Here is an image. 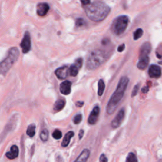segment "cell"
Wrapping results in <instances>:
<instances>
[{"instance_id":"cell-31","label":"cell","mask_w":162,"mask_h":162,"mask_svg":"<svg viewBox=\"0 0 162 162\" xmlns=\"http://www.w3.org/2000/svg\"><path fill=\"white\" fill-rule=\"evenodd\" d=\"M81 2L83 5H89L90 4V0H81Z\"/></svg>"},{"instance_id":"cell-32","label":"cell","mask_w":162,"mask_h":162,"mask_svg":"<svg viewBox=\"0 0 162 162\" xmlns=\"http://www.w3.org/2000/svg\"><path fill=\"white\" fill-rule=\"evenodd\" d=\"M84 102H83V101H77V103H76V107H79V108H81V107H82V106H83V105H84Z\"/></svg>"},{"instance_id":"cell-29","label":"cell","mask_w":162,"mask_h":162,"mask_svg":"<svg viewBox=\"0 0 162 162\" xmlns=\"http://www.w3.org/2000/svg\"><path fill=\"white\" fill-rule=\"evenodd\" d=\"M100 162H108V158L104 154H101L100 157Z\"/></svg>"},{"instance_id":"cell-9","label":"cell","mask_w":162,"mask_h":162,"mask_svg":"<svg viewBox=\"0 0 162 162\" xmlns=\"http://www.w3.org/2000/svg\"><path fill=\"white\" fill-rule=\"evenodd\" d=\"M100 108L99 107H95L92 111L91 112V114L89 116L88 118V123L90 125H94L98 121V117L100 115Z\"/></svg>"},{"instance_id":"cell-26","label":"cell","mask_w":162,"mask_h":162,"mask_svg":"<svg viewBox=\"0 0 162 162\" xmlns=\"http://www.w3.org/2000/svg\"><path fill=\"white\" fill-rule=\"evenodd\" d=\"M82 120V115L81 114L77 115L74 118V123L75 124H79L81 123Z\"/></svg>"},{"instance_id":"cell-25","label":"cell","mask_w":162,"mask_h":162,"mask_svg":"<svg viewBox=\"0 0 162 162\" xmlns=\"http://www.w3.org/2000/svg\"><path fill=\"white\" fill-rule=\"evenodd\" d=\"M53 137L55 139H60L62 137V133L61 132L58 130V129H56L54 131V132H53V134H52Z\"/></svg>"},{"instance_id":"cell-27","label":"cell","mask_w":162,"mask_h":162,"mask_svg":"<svg viewBox=\"0 0 162 162\" xmlns=\"http://www.w3.org/2000/svg\"><path fill=\"white\" fill-rule=\"evenodd\" d=\"M85 24H86L85 20L82 18H78L75 22V25L77 27H82Z\"/></svg>"},{"instance_id":"cell-24","label":"cell","mask_w":162,"mask_h":162,"mask_svg":"<svg viewBox=\"0 0 162 162\" xmlns=\"http://www.w3.org/2000/svg\"><path fill=\"white\" fill-rule=\"evenodd\" d=\"M143 31L142 29H137L134 32V35H133V37H134V40H137L139 39L141 37L143 36Z\"/></svg>"},{"instance_id":"cell-8","label":"cell","mask_w":162,"mask_h":162,"mask_svg":"<svg viewBox=\"0 0 162 162\" xmlns=\"http://www.w3.org/2000/svg\"><path fill=\"white\" fill-rule=\"evenodd\" d=\"M125 117V110L124 108H122L119 110L117 115L115 117V118L111 122V127L114 129H117L119 127L120 125H121L123 120Z\"/></svg>"},{"instance_id":"cell-11","label":"cell","mask_w":162,"mask_h":162,"mask_svg":"<svg viewBox=\"0 0 162 162\" xmlns=\"http://www.w3.org/2000/svg\"><path fill=\"white\" fill-rule=\"evenodd\" d=\"M69 74V68L67 66L60 67L55 70V75L60 79H65Z\"/></svg>"},{"instance_id":"cell-28","label":"cell","mask_w":162,"mask_h":162,"mask_svg":"<svg viewBox=\"0 0 162 162\" xmlns=\"http://www.w3.org/2000/svg\"><path fill=\"white\" fill-rule=\"evenodd\" d=\"M139 86H140L139 84H137V85H136L134 86V88L132 94H131L132 97H134L136 95H137L138 91H139Z\"/></svg>"},{"instance_id":"cell-2","label":"cell","mask_w":162,"mask_h":162,"mask_svg":"<svg viewBox=\"0 0 162 162\" xmlns=\"http://www.w3.org/2000/svg\"><path fill=\"white\" fill-rule=\"evenodd\" d=\"M129 79L127 77H122L120 79L118 86L114 94L111 96L107 107V111L108 114L111 115L117 109L118 104L124 95V93L127 88Z\"/></svg>"},{"instance_id":"cell-17","label":"cell","mask_w":162,"mask_h":162,"mask_svg":"<svg viewBox=\"0 0 162 162\" xmlns=\"http://www.w3.org/2000/svg\"><path fill=\"white\" fill-rule=\"evenodd\" d=\"M90 156V151L88 149H84L74 162H86Z\"/></svg>"},{"instance_id":"cell-15","label":"cell","mask_w":162,"mask_h":162,"mask_svg":"<svg viewBox=\"0 0 162 162\" xmlns=\"http://www.w3.org/2000/svg\"><path fill=\"white\" fill-rule=\"evenodd\" d=\"M18 147L16 145H13L10 150L6 153V157L10 160L15 159L18 156Z\"/></svg>"},{"instance_id":"cell-30","label":"cell","mask_w":162,"mask_h":162,"mask_svg":"<svg viewBox=\"0 0 162 162\" xmlns=\"http://www.w3.org/2000/svg\"><path fill=\"white\" fill-rule=\"evenodd\" d=\"M125 44H122V45L120 46L118 48V52H122L124 50H125Z\"/></svg>"},{"instance_id":"cell-7","label":"cell","mask_w":162,"mask_h":162,"mask_svg":"<svg viewBox=\"0 0 162 162\" xmlns=\"http://www.w3.org/2000/svg\"><path fill=\"white\" fill-rule=\"evenodd\" d=\"M82 63L83 60L82 58H77L75 61L74 64H72L69 68V74L73 77L77 76V75L78 74L80 68L82 66Z\"/></svg>"},{"instance_id":"cell-34","label":"cell","mask_w":162,"mask_h":162,"mask_svg":"<svg viewBox=\"0 0 162 162\" xmlns=\"http://www.w3.org/2000/svg\"><path fill=\"white\" fill-rule=\"evenodd\" d=\"M84 130L81 129V130L80 131L79 133V139H81L82 138V137H83V136H84Z\"/></svg>"},{"instance_id":"cell-19","label":"cell","mask_w":162,"mask_h":162,"mask_svg":"<svg viewBox=\"0 0 162 162\" xmlns=\"http://www.w3.org/2000/svg\"><path fill=\"white\" fill-rule=\"evenodd\" d=\"M65 104H66V101L64 99H59L55 103L54 107H53V110L56 111H60L65 107Z\"/></svg>"},{"instance_id":"cell-4","label":"cell","mask_w":162,"mask_h":162,"mask_svg":"<svg viewBox=\"0 0 162 162\" xmlns=\"http://www.w3.org/2000/svg\"><path fill=\"white\" fill-rule=\"evenodd\" d=\"M19 50L16 47L11 48L7 57L0 62V75H5L18 58Z\"/></svg>"},{"instance_id":"cell-10","label":"cell","mask_w":162,"mask_h":162,"mask_svg":"<svg viewBox=\"0 0 162 162\" xmlns=\"http://www.w3.org/2000/svg\"><path fill=\"white\" fill-rule=\"evenodd\" d=\"M148 73L150 77L151 78L158 79L160 78L161 75V69L158 65H152L150 67Z\"/></svg>"},{"instance_id":"cell-16","label":"cell","mask_w":162,"mask_h":162,"mask_svg":"<svg viewBox=\"0 0 162 162\" xmlns=\"http://www.w3.org/2000/svg\"><path fill=\"white\" fill-rule=\"evenodd\" d=\"M150 62V58L148 56H142V57H139V61L137 63V67L139 70H145L147 66L148 65Z\"/></svg>"},{"instance_id":"cell-18","label":"cell","mask_w":162,"mask_h":162,"mask_svg":"<svg viewBox=\"0 0 162 162\" xmlns=\"http://www.w3.org/2000/svg\"><path fill=\"white\" fill-rule=\"evenodd\" d=\"M74 132L73 131H69L68 132H67L65 134L64 138L63 139V141L61 143V146L63 147H67L69 144L70 140H71L72 137H74Z\"/></svg>"},{"instance_id":"cell-21","label":"cell","mask_w":162,"mask_h":162,"mask_svg":"<svg viewBox=\"0 0 162 162\" xmlns=\"http://www.w3.org/2000/svg\"><path fill=\"white\" fill-rule=\"evenodd\" d=\"M105 88V84L104 81L102 79H100L98 82V94L100 96H102Z\"/></svg>"},{"instance_id":"cell-14","label":"cell","mask_w":162,"mask_h":162,"mask_svg":"<svg viewBox=\"0 0 162 162\" xmlns=\"http://www.w3.org/2000/svg\"><path fill=\"white\" fill-rule=\"evenodd\" d=\"M151 51V45L150 43H144L140 49L139 57L148 56Z\"/></svg>"},{"instance_id":"cell-22","label":"cell","mask_w":162,"mask_h":162,"mask_svg":"<svg viewBox=\"0 0 162 162\" xmlns=\"http://www.w3.org/2000/svg\"><path fill=\"white\" fill-rule=\"evenodd\" d=\"M49 137V132L46 129H43L40 134V138L43 142H46Z\"/></svg>"},{"instance_id":"cell-33","label":"cell","mask_w":162,"mask_h":162,"mask_svg":"<svg viewBox=\"0 0 162 162\" xmlns=\"http://www.w3.org/2000/svg\"><path fill=\"white\" fill-rule=\"evenodd\" d=\"M149 91V87L148 86H144L142 89V93H147Z\"/></svg>"},{"instance_id":"cell-3","label":"cell","mask_w":162,"mask_h":162,"mask_svg":"<svg viewBox=\"0 0 162 162\" xmlns=\"http://www.w3.org/2000/svg\"><path fill=\"white\" fill-rule=\"evenodd\" d=\"M107 54L101 50H95L91 52L86 61V67L89 70H94L100 67L107 60Z\"/></svg>"},{"instance_id":"cell-6","label":"cell","mask_w":162,"mask_h":162,"mask_svg":"<svg viewBox=\"0 0 162 162\" xmlns=\"http://www.w3.org/2000/svg\"><path fill=\"white\" fill-rule=\"evenodd\" d=\"M20 46L22 48V52L24 53H27L31 50L32 44L31 36L29 32H25L24 38L22 39V41L20 43Z\"/></svg>"},{"instance_id":"cell-35","label":"cell","mask_w":162,"mask_h":162,"mask_svg":"<svg viewBox=\"0 0 162 162\" xmlns=\"http://www.w3.org/2000/svg\"><path fill=\"white\" fill-rule=\"evenodd\" d=\"M159 63H160L161 65H162V61H160V62H159Z\"/></svg>"},{"instance_id":"cell-1","label":"cell","mask_w":162,"mask_h":162,"mask_svg":"<svg viewBox=\"0 0 162 162\" xmlns=\"http://www.w3.org/2000/svg\"><path fill=\"white\" fill-rule=\"evenodd\" d=\"M85 12L88 17L93 22H101L109 15L110 8L104 2L96 1L87 5Z\"/></svg>"},{"instance_id":"cell-5","label":"cell","mask_w":162,"mask_h":162,"mask_svg":"<svg viewBox=\"0 0 162 162\" xmlns=\"http://www.w3.org/2000/svg\"><path fill=\"white\" fill-rule=\"evenodd\" d=\"M129 24V18L125 15H121L116 18L111 26L112 32L116 36L122 34L126 30Z\"/></svg>"},{"instance_id":"cell-12","label":"cell","mask_w":162,"mask_h":162,"mask_svg":"<svg viewBox=\"0 0 162 162\" xmlns=\"http://www.w3.org/2000/svg\"><path fill=\"white\" fill-rule=\"evenodd\" d=\"M50 10V6L46 3H40L37 6V14L40 17L45 16Z\"/></svg>"},{"instance_id":"cell-23","label":"cell","mask_w":162,"mask_h":162,"mask_svg":"<svg viewBox=\"0 0 162 162\" xmlns=\"http://www.w3.org/2000/svg\"><path fill=\"white\" fill-rule=\"evenodd\" d=\"M126 162H138L136 154L132 152L129 153L126 158Z\"/></svg>"},{"instance_id":"cell-20","label":"cell","mask_w":162,"mask_h":162,"mask_svg":"<svg viewBox=\"0 0 162 162\" xmlns=\"http://www.w3.org/2000/svg\"><path fill=\"white\" fill-rule=\"evenodd\" d=\"M36 134V125L35 124H31L29 125L27 129V134L31 137H32L35 136Z\"/></svg>"},{"instance_id":"cell-13","label":"cell","mask_w":162,"mask_h":162,"mask_svg":"<svg viewBox=\"0 0 162 162\" xmlns=\"http://www.w3.org/2000/svg\"><path fill=\"white\" fill-rule=\"evenodd\" d=\"M71 82L66 81L61 83L60 86V92L64 95H68L71 92Z\"/></svg>"}]
</instances>
